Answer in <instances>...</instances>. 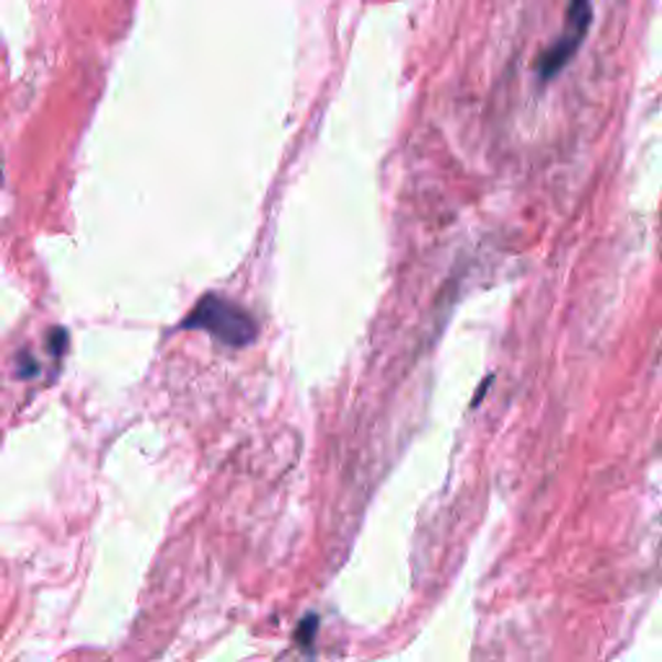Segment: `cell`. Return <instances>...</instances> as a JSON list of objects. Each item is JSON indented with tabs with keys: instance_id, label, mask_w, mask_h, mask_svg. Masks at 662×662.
Returning <instances> with one entry per match:
<instances>
[{
	"instance_id": "obj_1",
	"label": "cell",
	"mask_w": 662,
	"mask_h": 662,
	"mask_svg": "<svg viewBox=\"0 0 662 662\" xmlns=\"http://www.w3.org/2000/svg\"><path fill=\"white\" fill-rule=\"evenodd\" d=\"M184 329H200L231 348H246L257 340L259 329L252 313L221 296H205L182 321Z\"/></svg>"
},
{
	"instance_id": "obj_2",
	"label": "cell",
	"mask_w": 662,
	"mask_h": 662,
	"mask_svg": "<svg viewBox=\"0 0 662 662\" xmlns=\"http://www.w3.org/2000/svg\"><path fill=\"white\" fill-rule=\"evenodd\" d=\"M592 19V0H569V11H567V32L559 36V42L554 44L552 50L546 52L544 60H541L538 73L541 78H554L556 73L562 71L564 65L575 57V52L583 44L585 34H588Z\"/></svg>"
}]
</instances>
